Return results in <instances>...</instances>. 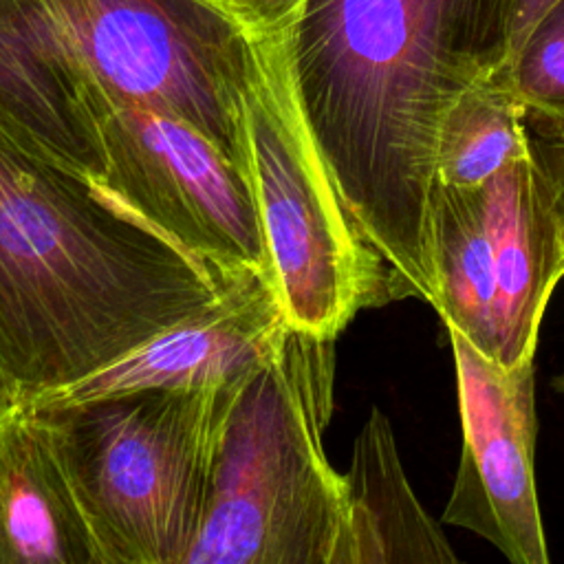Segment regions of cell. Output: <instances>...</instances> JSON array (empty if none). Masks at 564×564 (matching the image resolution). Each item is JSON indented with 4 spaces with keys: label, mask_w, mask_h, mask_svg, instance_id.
<instances>
[{
    "label": "cell",
    "mask_w": 564,
    "mask_h": 564,
    "mask_svg": "<svg viewBox=\"0 0 564 564\" xmlns=\"http://www.w3.org/2000/svg\"><path fill=\"white\" fill-rule=\"evenodd\" d=\"M430 253L436 280L432 306L443 326L456 328L476 348L494 357L496 280L478 187H454L434 178Z\"/></svg>",
    "instance_id": "14"
},
{
    "label": "cell",
    "mask_w": 564,
    "mask_h": 564,
    "mask_svg": "<svg viewBox=\"0 0 564 564\" xmlns=\"http://www.w3.org/2000/svg\"><path fill=\"white\" fill-rule=\"evenodd\" d=\"M245 159L269 280L291 328L335 339L368 306L397 300L388 267L341 200L297 106L278 35L245 101Z\"/></svg>",
    "instance_id": "5"
},
{
    "label": "cell",
    "mask_w": 564,
    "mask_h": 564,
    "mask_svg": "<svg viewBox=\"0 0 564 564\" xmlns=\"http://www.w3.org/2000/svg\"><path fill=\"white\" fill-rule=\"evenodd\" d=\"M456 364L463 452L443 522L491 542L513 564H546L533 452V359L500 366L445 326Z\"/></svg>",
    "instance_id": "8"
},
{
    "label": "cell",
    "mask_w": 564,
    "mask_h": 564,
    "mask_svg": "<svg viewBox=\"0 0 564 564\" xmlns=\"http://www.w3.org/2000/svg\"><path fill=\"white\" fill-rule=\"evenodd\" d=\"M0 564H101L46 421L24 397L0 403Z\"/></svg>",
    "instance_id": "12"
},
{
    "label": "cell",
    "mask_w": 564,
    "mask_h": 564,
    "mask_svg": "<svg viewBox=\"0 0 564 564\" xmlns=\"http://www.w3.org/2000/svg\"><path fill=\"white\" fill-rule=\"evenodd\" d=\"M95 112L106 159L95 185L108 198L192 258L218 291L269 278L258 203L238 161L189 123L97 86Z\"/></svg>",
    "instance_id": "7"
},
{
    "label": "cell",
    "mask_w": 564,
    "mask_h": 564,
    "mask_svg": "<svg viewBox=\"0 0 564 564\" xmlns=\"http://www.w3.org/2000/svg\"><path fill=\"white\" fill-rule=\"evenodd\" d=\"M286 326L269 278L253 273L117 359L26 401L46 410L143 390L236 383L269 359Z\"/></svg>",
    "instance_id": "9"
},
{
    "label": "cell",
    "mask_w": 564,
    "mask_h": 564,
    "mask_svg": "<svg viewBox=\"0 0 564 564\" xmlns=\"http://www.w3.org/2000/svg\"><path fill=\"white\" fill-rule=\"evenodd\" d=\"M13 397H18V394H15L13 386H11V381L7 379V375L0 370V403H2V401H9V399H13Z\"/></svg>",
    "instance_id": "20"
},
{
    "label": "cell",
    "mask_w": 564,
    "mask_h": 564,
    "mask_svg": "<svg viewBox=\"0 0 564 564\" xmlns=\"http://www.w3.org/2000/svg\"><path fill=\"white\" fill-rule=\"evenodd\" d=\"M258 35H273L295 13L300 0H209Z\"/></svg>",
    "instance_id": "18"
},
{
    "label": "cell",
    "mask_w": 564,
    "mask_h": 564,
    "mask_svg": "<svg viewBox=\"0 0 564 564\" xmlns=\"http://www.w3.org/2000/svg\"><path fill=\"white\" fill-rule=\"evenodd\" d=\"M242 381L40 410L101 564H185Z\"/></svg>",
    "instance_id": "4"
},
{
    "label": "cell",
    "mask_w": 564,
    "mask_h": 564,
    "mask_svg": "<svg viewBox=\"0 0 564 564\" xmlns=\"http://www.w3.org/2000/svg\"><path fill=\"white\" fill-rule=\"evenodd\" d=\"M335 339L286 326L238 388L185 564H337L344 474L324 452Z\"/></svg>",
    "instance_id": "3"
},
{
    "label": "cell",
    "mask_w": 564,
    "mask_h": 564,
    "mask_svg": "<svg viewBox=\"0 0 564 564\" xmlns=\"http://www.w3.org/2000/svg\"><path fill=\"white\" fill-rule=\"evenodd\" d=\"M496 280V361L533 359L551 291L564 278V245L544 183L520 159L478 185Z\"/></svg>",
    "instance_id": "11"
},
{
    "label": "cell",
    "mask_w": 564,
    "mask_h": 564,
    "mask_svg": "<svg viewBox=\"0 0 564 564\" xmlns=\"http://www.w3.org/2000/svg\"><path fill=\"white\" fill-rule=\"evenodd\" d=\"M529 156L544 183L564 245V126L524 117Z\"/></svg>",
    "instance_id": "17"
},
{
    "label": "cell",
    "mask_w": 564,
    "mask_h": 564,
    "mask_svg": "<svg viewBox=\"0 0 564 564\" xmlns=\"http://www.w3.org/2000/svg\"><path fill=\"white\" fill-rule=\"evenodd\" d=\"M496 75L505 79L524 117L564 126V0L533 24Z\"/></svg>",
    "instance_id": "16"
},
{
    "label": "cell",
    "mask_w": 564,
    "mask_h": 564,
    "mask_svg": "<svg viewBox=\"0 0 564 564\" xmlns=\"http://www.w3.org/2000/svg\"><path fill=\"white\" fill-rule=\"evenodd\" d=\"M90 82L189 123L247 170L245 101L262 35L209 0H44Z\"/></svg>",
    "instance_id": "6"
},
{
    "label": "cell",
    "mask_w": 564,
    "mask_h": 564,
    "mask_svg": "<svg viewBox=\"0 0 564 564\" xmlns=\"http://www.w3.org/2000/svg\"><path fill=\"white\" fill-rule=\"evenodd\" d=\"M557 388H560V390H562V392H564V375H562V377H560V379H557Z\"/></svg>",
    "instance_id": "21"
},
{
    "label": "cell",
    "mask_w": 564,
    "mask_h": 564,
    "mask_svg": "<svg viewBox=\"0 0 564 564\" xmlns=\"http://www.w3.org/2000/svg\"><path fill=\"white\" fill-rule=\"evenodd\" d=\"M513 0H300L278 35L328 174L390 271L434 304L430 194L441 121L509 57Z\"/></svg>",
    "instance_id": "1"
},
{
    "label": "cell",
    "mask_w": 564,
    "mask_h": 564,
    "mask_svg": "<svg viewBox=\"0 0 564 564\" xmlns=\"http://www.w3.org/2000/svg\"><path fill=\"white\" fill-rule=\"evenodd\" d=\"M557 0H513L511 9V37H509V57L533 29V24L555 4ZM507 57V59H509Z\"/></svg>",
    "instance_id": "19"
},
{
    "label": "cell",
    "mask_w": 564,
    "mask_h": 564,
    "mask_svg": "<svg viewBox=\"0 0 564 564\" xmlns=\"http://www.w3.org/2000/svg\"><path fill=\"white\" fill-rule=\"evenodd\" d=\"M529 156L524 110L500 75L467 88L445 112L434 152L436 181L478 187Z\"/></svg>",
    "instance_id": "15"
},
{
    "label": "cell",
    "mask_w": 564,
    "mask_h": 564,
    "mask_svg": "<svg viewBox=\"0 0 564 564\" xmlns=\"http://www.w3.org/2000/svg\"><path fill=\"white\" fill-rule=\"evenodd\" d=\"M0 123L35 154L104 176L95 86L44 0H0Z\"/></svg>",
    "instance_id": "10"
},
{
    "label": "cell",
    "mask_w": 564,
    "mask_h": 564,
    "mask_svg": "<svg viewBox=\"0 0 564 564\" xmlns=\"http://www.w3.org/2000/svg\"><path fill=\"white\" fill-rule=\"evenodd\" d=\"M218 293L178 247L0 123V370L18 397L93 372Z\"/></svg>",
    "instance_id": "2"
},
{
    "label": "cell",
    "mask_w": 564,
    "mask_h": 564,
    "mask_svg": "<svg viewBox=\"0 0 564 564\" xmlns=\"http://www.w3.org/2000/svg\"><path fill=\"white\" fill-rule=\"evenodd\" d=\"M346 522L337 564L456 562L438 522L414 496L388 416L372 408L344 474Z\"/></svg>",
    "instance_id": "13"
}]
</instances>
